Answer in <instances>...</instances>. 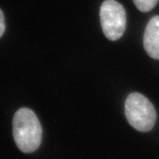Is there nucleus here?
<instances>
[{"label":"nucleus","instance_id":"nucleus-1","mask_svg":"<svg viewBox=\"0 0 159 159\" xmlns=\"http://www.w3.org/2000/svg\"><path fill=\"white\" fill-rule=\"evenodd\" d=\"M13 134L18 148L31 153L39 148L42 139V128L36 115L27 108H21L14 114Z\"/></svg>","mask_w":159,"mask_h":159},{"label":"nucleus","instance_id":"nucleus-6","mask_svg":"<svg viewBox=\"0 0 159 159\" xmlns=\"http://www.w3.org/2000/svg\"><path fill=\"white\" fill-rule=\"evenodd\" d=\"M5 30V17H4V14L2 11L0 10V38L3 35L4 32Z\"/></svg>","mask_w":159,"mask_h":159},{"label":"nucleus","instance_id":"nucleus-3","mask_svg":"<svg viewBox=\"0 0 159 159\" xmlns=\"http://www.w3.org/2000/svg\"><path fill=\"white\" fill-rule=\"evenodd\" d=\"M101 25L105 37L116 41L122 36L126 27V13L115 0H105L99 11Z\"/></svg>","mask_w":159,"mask_h":159},{"label":"nucleus","instance_id":"nucleus-4","mask_svg":"<svg viewBox=\"0 0 159 159\" xmlns=\"http://www.w3.org/2000/svg\"><path fill=\"white\" fill-rule=\"evenodd\" d=\"M144 47L153 59H159V16L152 17L145 29Z\"/></svg>","mask_w":159,"mask_h":159},{"label":"nucleus","instance_id":"nucleus-5","mask_svg":"<svg viewBox=\"0 0 159 159\" xmlns=\"http://www.w3.org/2000/svg\"><path fill=\"white\" fill-rule=\"evenodd\" d=\"M158 0H134L135 5L142 12H148L153 9Z\"/></svg>","mask_w":159,"mask_h":159},{"label":"nucleus","instance_id":"nucleus-2","mask_svg":"<svg viewBox=\"0 0 159 159\" xmlns=\"http://www.w3.org/2000/svg\"><path fill=\"white\" fill-rule=\"evenodd\" d=\"M125 116L133 128L141 132H148L153 128L156 111L150 101L139 93L129 94L125 105Z\"/></svg>","mask_w":159,"mask_h":159}]
</instances>
